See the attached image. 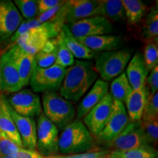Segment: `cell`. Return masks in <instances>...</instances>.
I'll list each match as a JSON object with an SVG mask.
<instances>
[{"label":"cell","instance_id":"5","mask_svg":"<svg viewBox=\"0 0 158 158\" xmlns=\"http://www.w3.org/2000/svg\"><path fill=\"white\" fill-rule=\"evenodd\" d=\"M59 33L60 31L54 23L48 21L21 35L14 44L19 45L28 54L35 56L43 48L49 39L55 38Z\"/></svg>","mask_w":158,"mask_h":158},{"label":"cell","instance_id":"10","mask_svg":"<svg viewBox=\"0 0 158 158\" xmlns=\"http://www.w3.org/2000/svg\"><path fill=\"white\" fill-rule=\"evenodd\" d=\"M129 122L124 104L114 100L111 113L98 138L102 143L109 144L122 133Z\"/></svg>","mask_w":158,"mask_h":158},{"label":"cell","instance_id":"9","mask_svg":"<svg viewBox=\"0 0 158 158\" xmlns=\"http://www.w3.org/2000/svg\"><path fill=\"white\" fill-rule=\"evenodd\" d=\"M147 145L142 130L141 122H128L121 133L108 146L110 152H124L133 150Z\"/></svg>","mask_w":158,"mask_h":158},{"label":"cell","instance_id":"29","mask_svg":"<svg viewBox=\"0 0 158 158\" xmlns=\"http://www.w3.org/2000/svg\"><path fill=\"white\" fill-rule=\"evenodd\" d=\"M157 151L149 145H143L133 150L110 152L108 158H157Z\"/></svg>","mask_w":158,"mask_h":158},{"label":"cell","instance_id":"13","mask_svg":"<svg viewBox=\"0 0 158 158\" xmlns=\"http://www.w3.org/2000/svg\"><path fill=\"white\" fill-rule=\"evenodd\" d=\"M22 22L23 18L15 4L10 0H0V40L13 36Z\"/></svg>","mask_w":158,"mask_h":158},{"label":"cell","instance_id":"14","mask_svg":"<svg viewBox=\"0 0 158 158\" xmlns=\"http://www.w3.org/2000/svg\"><path fill=\"white\" fill-rule=\"evenodd\" d=\"M22 88L19 72L6 51L0 56V92L15 93Z\"/></svg>","mask_w":158,"mask_h":158},{"label":"cell","instance_id":"34","mask_svg":"<svg viewBox=\"0 0 158 158\" xmlns=\"http://www.w3.org/2000/svg\"><path fill=\"white\" fill-rule=\"evenodd\" d=\"M154 118H158V92L148 95L141 120L146 121Z\"/></svg>","mask_w":158,"mask_h":158},{"label":"cell","instance_id":"35","mask_svg":"<svg viewBox=\"0 0 158 158\" xmlns=\"http://www.w3.org/2000/svg\"><path fill=\"white\" fill-rule=\"evenodd\" d=\"M21 148L23 147L18 146L9 138L0 133V156L13 157Z\"/></svg>","mask_w":158,"mask_h":158},{"label":"cell","instance_id":"8","mask_svg":"<svg viewBox=\"0 0 158 158\" xmlns=\"http://www.w3.org/2000/svg\"><path fill=\"white\" fill-rule=\"evenodd\" d=\"M70 33L77 39L110 35L113 31V24L102 15L87 18L68 25Z\"/></svg>","mask_w":158,"mask_h":158},{"label":"cell","instance_id":"23","mask_svg":"<svg viewBox=\"0 0 158 158\" xmlns=\"http://www.w3.org/2000/svg\"><path fill=\"white\" fill-rule=\"evenodd\" d=\"M59 36L62 39L65 46L68 48L74 57L78 60H91L96 58L98 54L83 45L78 39L70 33L68 26L64 25Z\"/></svg>","mask_w":158,"mask_h":158},{"label":"cell","instance_id":"36","mask_svg":"<svg viewBox=\"0 0 158 158\" xmlns=\"http://www.w3.org/2000/svg\"><path fill=\"white\" fill-rule=\"evenodd\" d=\"M41 24H42V23H40L36 19L23 21V22L21 23V25L19 26V28L17 29V30L15 31V32L13 35V36L11 37V43H13V44H14L15 41L17 40V39L19 38V37H21V35L25 34L26 32H27V31L30 30V29L35 28V27H39V26Z\"/></svg>","mask_w":158,"mask_h":158},{"label":"cell","instance_id":"33","mask_svg":"<svg viewBox=\"0 0 158 158\" xmlns=\"http://www.w3.org/2000/svg\"><path fill=\"white\" fill-rule=\"evenodd\" d=\"M147 70L151 71L158 64V44L157 42L146 43L143 54H142Z\"/></svg>","mask_w":158,"mask_h":158},{"label":"cell","instance_id":"3","mask_svg":"<svg viewBox=\"0 0 158 158\" xmlns=\"http://www.w3.org/2000/svg\"><path fill=\"white\" fill-rule=\"evenodd\" d=\"M42 106L43 114L58 129H64L76 117V110L72 102L55 92L43 94Z\"/></svg>","mask_w":158,"mask_h":158},{"label":"cell","instance_id":"4","mask_svg":"<svg viewBox=\"0 0 158 158\" xmlns=\"http://www.w3.org/2000/svg\"><path fill=\"white\" fill-rule=\"evenodd\" d=\"M131 58L127 49L102 52L97 56L94 67L100 79L108 82L123 73Z\"/></svg>","mask_w":158,"mask_h":158},{"label":"cell","instance_id":"18","mask_svg":"<svg viewBox=\"0 0 158 158\" xmlns=\"http://www.w3.org/2000/svg\"><path fill=\"white\" fill-rule=\"evenodd\" d=\"M108 93V84L98 79L83 98L76 110V120H81Z\"/></svg>","mask_w":158,"mask_h":158},{"label":"cell","instance_id":"27","mask_svg":"<svg viewBox=\"0 0 158 158\" xmlns=\"http://www.w3.org/2000/svg\"><path fill=\"white\" fill-rule=\"evenodd\" d=\"M132 90L126 74L123 73L112 81L109 94L114 100L124 103Z\"/></svg>","mask_w":158,"mask_h":158},{"label":"cell","instance_id":"41","mask_svg":"<svg viewBox=\"0 0 158 158\" xmlns=\"http://www.w3.org/2000/svg\"><path fill=\"white\" fill-rule=\"evenodd\" d=\"M43 158H62V156L50 155V156H46V157H43Z\"/></svg>","mask_w":158,"mask_h":158},{"label":"cell","instance_id":"12","mask_svg":"<svg viewBox=\"0 0 158 158\" xmlns=\"http://www.w3.org/2000/svg\"><path fill=\"white\" fill-rule=\"evenodd\" d=\"M7 102L17 114L26 117L39 116L42 113L40 98L37 94L29 89H23L13 93Z\"/></svg>","mask_w":158,"mask_h":158},{"label":"cell","instance_id":"17","mask_svg":"<svg viewBox=\"0 0 158 158\" xmlns=\"http://www.w3.org/2000/svg\"><path fill=\"white\" fill-rule=\"evenodd\" d=\"M9 110L22 141L23 147L30 150L36 149L37 125L35 120L17 114L10 105Z\"/></svg>","mask_w":158,"mask_h":158},{"label":"cell","instance_id":"21","mask_svg":"<svg viewBox=\"0 0 158 158\" xmlns=\"http://www.w3.org/2000/svg\"><path fill=\"white\" fill-rule=\"evenodd\" d=\"M0 133L9 138L18 146L23 147L19 132L10 113L9 103L3 94H0Z\"/></svg>","mask_w":158,"mask_h":158},{"label":"cell","instance_id":"25","mask_svg":"<svg viewBox=\"0 0 158 158\" xmlns=\"http://www.w3.org/2000/svg\"><path fill=\"white\" fill-rule=\"evenodd\" d=\"M57 55L56 38L49 39L43 48L35 55L36 68H48L56 63Z\"/></svg>","mask_w":158,"mask_h":158},{"label":"cell","instance_id":"40","mask_svg":"<svg viewBox=\"0 0 158 158\" xmlns=\"http://www.w3.org/2000/svg\"><path fill=\"white\" fill-rule=\"evenodd\" d=\"M43 157L44 156L40 155L36 150L21 148L18 152L13 156V158H43Z\"/></svg>","mask_w":158,"mask_h":158},{"label":"cell","instance_id":"16","mask_svg":"<svg viewBox=\"0 0 158 158\" xmlns=\"http://www.w3.org/2000/svg\"><path fill=\"white\" fill-rule=\"evenodd\" d=\"M7 51L19 72L22 87H24L29 84L36 68L35 56L27 53L15 44L12 45Z\"/></svg>","mask_w":158,"mask_h":158},{"label":"cell","instance_id":"39","mask_svg":"<svg viewBox=\"0 0 158 158\" xmlns=\"http://www.w3.org/2000/svg\"><path fill=\"white\" fill-rule=\"evenodd\" d=\"M65 2L66 1H64V2L60 4V5L56 6V7H54V8L45 11L44 13H41V14H39L36 18H35V19H36L40 23H44L48 22V21H50L51 19H52L57 14V13H58L59 10L61 9L62 6L65 3Z\"/></svg>","mask_w":158,"mask_h":158},{"label":"cell","instance_id":"28","mask_svg":"<svg viewBox=\"0 0 158 158\" xmlns=\"http://www.w3.org/2000/svg\"><path fill=\"white\" fill-rule=\"evenodd\" d=\"M102 16L110 22L125 21V15L121 0H101Z\"/></svg>","mask_w":158,"mask_h":158},{"label":"cell","instance_id":"7","mask_svg":"<svg viewBox=\"0 0 158 158\" xmlns=\"http://www.w3.org/2000/svg\"><path fill=\"white\" fill-rule=\"evenodd\" d=\"M36 149L43 156L54 155L59 151V129L43 112L37 119Z\"/></svg>","mask_w":158,"mask_h":158},{"label":"cell","instance_id":"37","mask_svg":"<svg viewBox=\"0 0 158 158\" xmlns=\"http://www.w3.org/2000/svg\"><path fill=\"white\" fill-rule=\"evenodd\" d=\"M146 87L149 95L157 93L158 90V66L150 71L146 81Z\"/></svg>","mask_w":158,"mask_h":158},{"label":"cell","instance_id":"2","mask_svg":"<svg viewBox=\"0 0 158 158\" xmlns=\"http://www.w3.org/2000/svg\"><path fill=\"white\" fill-rule=\"evenodd\" d=\"M98 149L93 136L81 120L71 122L59 137V151L64 155H77Z\"/></svg>","mask_w":158,"mask_h":158},{"label":"cell","instance_id":"11","mask_svg":"<svg viewBox=\"0 0 158 158\" xmlns=\"http://www.w3.org/2000/svg\"><path fill=\"white\" fill-rule=\"evenodd\" d=\"M114 99L109 92L83 118V123L92 136L101 133L111 113Z\"/></svg>","mask_w":158,"mask_h":158},{"label":"cell","instance_id":"26","mask_svg":"<svg viewBox=\"0 0 158 158\" xmlns=\"http://www.w3.org/2000/svg\"><path fill=\"white\" fill-rule=\"evenodd\" d=\"M142 39L146 43L158 41V8L157 4L152 7L145 20L141 31Z\"/></svg>","mask_w":158,"mask_h":158},{"label":"cell","instance_id":"6","mask_svg":"<svg viewBox=\"0 0 158 158\" xmlns=\"http://www.w3.org/2000/svg\"><path fill=\"white\" fill-rule=\"evenodd\" d=\"M67 68L54 64L48 68H35L29 84L35 92H54L60 89Z\"/></svg>","mask_w":158,"mask_h":158},{"label":"cell","instance_id":"19","mask_svg":"<svg viewBox=\"0 0 158 158\" xmlns=\"http://www.w3.org/2000/svg\"><path fill=\"white\" fill-rule=\"evenodd\" d=\"M149 71L144 63L140 52H137L130 59L126 67V76L132 89H138L146 86V81Z\"/></svg>","mask_w":158,"mask_h":158},{"label":"cell","instance_id":"38","mask_svg":"<svg viewBox=\"0 0 158 158\" xmlns=\"http://www.w3.org/2000/svg\"><path fill=\"white\" fill-rule=\"evenodd\" d=\"M64 1L61 0H37V9H38V15L44 12L51 10L56 6L60 5Z\"/></svg>","mask_w":158,"mask_h":158},{"label":"cell","instance_id":"22","mask_svg":"<svg viewBox=\"0 0 158 158\" xmlns=\"http://www.w3.org/2000/svg\"><path fill=\"white\" fill-rule=\"evenodd\" d=\"M148 95L149 93L146 86L131 91L124 102L130 122H138L141 120Z\"/></svg>","mask_w":158,"mask_h":158},{"label":"cell","instance_id":"32","mask_svg":"<svg viewBox=\"0 0 158 158\" xmlns=\"http://www.w3.org/2000/svg\"><path fill=\"white\" fill-rule=\"evenodd\" d=\"M15 5L23 17L29 21L34 19L38 15L37 1L35 0H15Z\"/></svg>","mask_w":158,"mask_h":158},{"label":"cell","instance_id":"42","mask_svg":"<svg viewBox=\"0 0 158 158\" xmlns=\"http://www.w3.org/2000/svg\"><path fill=\"white\" fill-rule=\"evenodd\" d=\"M0 158H13V157H9V156H0Z\"/></svg>","mask_w":158,"mask_h":158},{"label":"cell","instance_id":"15","mask_svg":"<svg viewBox=\"0 0 158 158\" xmlns=\"http://www.w3.org/2000/svg\"><path fill=\"white\" fill-rule=\"evenodd\" d=\"M99 15H102L101 0H72L69 1L66 24Z\"/></svg>","mask_w":158,"mask_h":158},{"label":"cell","instance_id":"20","mask_svg":"<svg viewBox=\"0 0 158 158\" xmlns=\"http://www.w3.org/2000/svg\"><path fill=\"white\" fill-rule=\"evenodd\" d=\"M78 40L83 45L97 54L98 52L118 50L122 45V37L113 35H97Z\"/></svg>","mask_w":158,"mask_h":158},{"label":"cell","instance_id":"30","mask_svg":"<svg viewBox=\"0 0 158 158\" xmlns=\"http://www.w3.org/2000/svg\"><path fill=\"white\" fill-rule=\"evenodd\" d=\"M140 122L147 144L155 148L158 141V118Z\"/></svg>","mask_w":158,"mask_h":158},{"label":"cell","instance_id":"31","mask_svg":"<svg viewBox=\"0 0 158 158\" xmlns=\"http://www.w3.org/2000/svg\"><path fill=\"white\" fill-rule=\"evenodd\" d=\"M56 38L57 41V55L55 64L64 68H70L74 64L75 57L70 50L65 46L62 39L60 38L59 35Z\"/></svg>","mask_w":158,"mask_h":158},{"label":"cell","instance_id":"24","mask_svg":"<svg viewBox=\"0 0 158 158\" xmlns=\"http://www.w3.org/2000/svg\"><path fill=\"white\" fill-rule=\"evenodd\" d=\"M122 3L128 26L133 27L141 22L147 10V5L141 0H122Z\"/></svg>","mask_w":158,"mask_h":158},{"label":"cell","instance_id":"1","mask_svg":"<svg viewBox=\"0 0 158 158\" xmlns=\"http://www.w3.org/2000/svg\"><path fill=\"white\" fill-rule=\"evenodd\" d=\"M98 77L93 62L75 60L74 64L67 68L59 94L70 102L78 101L93 86Z\"/></svg>","mask_w":158,"mask_h":158}]
</instances>
